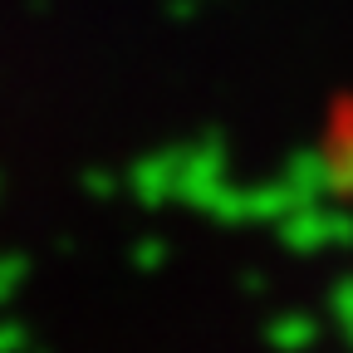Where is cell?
Returning <instances> with one entry per match:
<instances>
[{
	"label": "cell",
	"mask_w": 353,
	"mask_h": 353,
	"mask_svg": "<svg viewBox=\"0 0 353 353\" xmlns=\"http://www.w3.org/2000/svg\"><path fill=\"white\" fill-rule=\"evenodd\" d=\"M324 167L334 176V187L343 192V201H353V103L324 132Z\"/></svg>",
	"instance_id": "6da1fadb"
}]
</instances>
